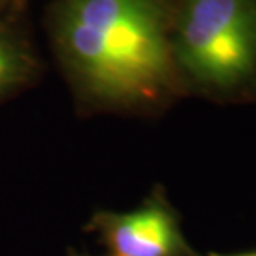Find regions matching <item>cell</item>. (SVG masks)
<instances>
[{"label":"cell","mask_w":256,"mask_h":256,"mask_svg":"<svg viewBox=\"0 0 256 256\" xmlns=\"http://www.w3.org/2000/svg\"><path fill=\"white\" fill-rule=\"evenodd\" d=\"M168 0H52L45 34L80 114L159 116L184 98Z\"/></svg>","instance_id":"cell-1"},{"label":"cell","mask_w":256,"mask_h":256,"mask_svg":"<svg viewBox=\"0 0 256 256\" xmlns=\"http://www.w3.org/2000/svg\"><path fill=\"white\" fill-rule=\"evenodd\" d=\"M168 35L184 98L256 102V0H168Z\"/></svg>","instance_id":"cell-2"},{"label":"cell","mask_w":256,"mask_h":256,"mask_svg":"<svg viewBox=\"0 0 256 256\" xmlns=\"http://www.w3.org/2000/svg\"><path fill=\"white\" fill-rule=\"evenodd\" d=\"M86 230L96 235L106 256H200L190 246L180 215L162 188H154L138 208L100 210Z\"/></svg>","instance_id":"cell-3"},{"label":"cell","mask_w":256,"mask_h":256,"mask_svg":"<svg viewBox=\"0 0 256 256\" xmlns=\"http://www.w3.org/2000/svg\"><path fill=\"white\" fill-rule=\"evenodd\" d=\"M43 70L26 12L0 18V104L38 84Z\"/></svg>","instance_id":"cell-4"},{"label":"cell","mask_w":256,"mask_h":256,"mask_svg":"<svg viewBox=\"0 0 256 256\" xmlns=\"http://www.w3.org/2000/svg\"><path fill=\"white\" fill-rule=\"evenodd\" d=\"M15 2L17 0H0V18L5 17L7 14H15L14 8H15Z\"/></svg>","instance_id":"cell-5"},{"label":"cell","mask_w":256,"mask_h":256,"mask_svg":"<svg viewBox=\"0 0 256 256\" xmlns=\"http://www.w3.org/2000/svg\"><path fill=\"white\" fill-rule=\"evenodd\" d=\"M28 4H30V0H17V2H15L14 12H17V14L26 12V7H28Z\"/></svg>","instance_id":"cell-6"},{"label":"cell","mask_w":256,"mask_h":256,"mask_svg":"<svg viewBox=\"0 0 256 256\" xmlns=\"http://www.w3.org/2000/svg\"><path fill=\"white\" fill-rule=\"evenodd\" d=\"M206 256H256V252H246V253H232V254H222V253H208Z\"/></svg>","instance_id":"cell-7"},{"label":"cell","mask_w":256,"mask_h":256,"mask_svg":"<svg viewBox=\"0 0 256 256\" xmlns=\"http://www.w3.org/2000/svg\"><path fill=\"white\" fill-rule=\"evenodd\" d=\"M70 256H90V254H84V253H78V252H73ZM102 256H106V254H102Z\"/></svg>","instance_id":"cell-8"}]
</instances>
